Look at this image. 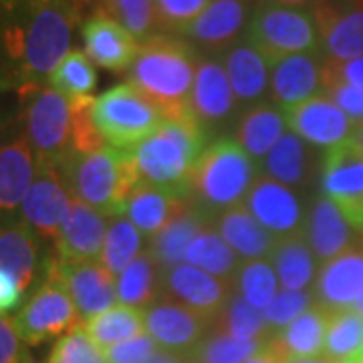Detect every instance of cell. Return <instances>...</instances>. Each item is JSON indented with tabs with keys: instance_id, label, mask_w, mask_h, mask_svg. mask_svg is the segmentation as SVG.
<instances>
[{
	"instance_id": "54",
	"label": "cell",
	"mask_w": 363,
	"mask_h": 363,
	"mask_svg": "<svg viewBox=\"0 0 363 363\" xmlns=\"http://www.w3.org/2000/svg\"><path fill=\"white\" fill-rule=\"evenodd\" d=\"M71 6H73V11L77 13V16H81V13L83 11H87V9H91L93 13L95 11H99V9H104L105 0H67Z\"/></svg>"
},
{
	"instance_id": "30",
	"label": "cell",
	"mask_w": 363,
	"mask_h": 363,
	"mask_svg": "<svg viewBox=\"0 0 363 363\" xmlns=\"http://www.w3.org/2000/svg\"><path fill=\"white\" fill-rule=\"evenodd\" d=\"M210 226H214V220L190 200V204L176 218H172L160 233L150 238L147 252L154 257L160 271L172 269L182 264L188 245Z\"/></svg>"
},
{
	"instance_id": "48",
	"label": "cell",
	"mask_w": 363,
	"mask_h": 363,
	"mask_svg": "<svg viewBox=\"0 0 363 363\" xmlns=\"http://www.w3.org/2000/svg\"><path fill=\"white\" fill-rule=\"evenodd\" d=\"M323 95H327L345 116L350 117L355 123V128L363 123V91L353 87L343 79L331 75L329 65H327V83H325Z\"/></svg>"
},
{
	"instance_id": "63",
	"label": "cell",
	"mask_w": 363,
	"mask_h": 363,
	"mask_svg": "<svg viewBox=\"0 0 363 363\" xmlns=\"http://www.w3.org/2000/svg\"><path fill=\"white\" fill-rule=\"evenodd\" d=\"M353 363H363V347H362V351L357 353V357L353 359Z\"/></svg>"
},
{
	"instance_id": "13",
	"label": "cell",
	"mask_w": 363,
	"mask_h": 363,
	"mask_svg": "<svg viewBox=\"0 0 363 363\" xmlns=\"http://www.w3.org/2000/svg\"><path fill=\"white\" fill-rule=\"evenodd\" d=\"M319 51L329 65L363 57V0H319L311 9Z\"/></svg>"
},
{
	"instance_id": "59",
	"label": "cell",
	"mask_w": 363,
	"mask_h": 363,
	"mask_svg": "<svg viewBox=\"0 0 363 363\" xmlns=\"http://www.w3.org/2000/svg\"><path fill=\"white\" fill-rule=\"evenodd\" d=\"M283 363H333L329 359H321V357H298V359H285Z\"/></svg>"
},
{
	"instance_id": "9",
	"label": "cell",
	"mask_w": 363,
	"mask_h": 363,
	"mask_svg": "<svg viewBox=\"0 0 363 363\" xmlns=\"http://www.w3.org/2000/svg\"><path fill=\"white\" fill-rule=\"evenodd\" d=\"M13 325L26 345H40L49 339L63 337L83 325L73 298L55 271V260L49 277L13 317Z\"/></svg>"
},
{
	"instance_id": "28",
	"label": "cell",
	"mask_w": 363,
	"mask_h": 363,
	"mask_svg": "<svg viewBox=\"0 0 363 363\" xmlns=\"http://www.w3.org/2000/svg\"><path fill=\"white\" fill-rule=\"evenodd\" d=\"M315 169L319 172L311 145L293 131L285 133L274 143V147L259 164L260 176L271 178L297 192H305L309 188Z\"/></svg>"
},
{
	"instance_id": "10",
	"label": "cell",
	"mask_w": 363,
	"mask_h": 363,
	"mask_svg": "<svg viewBox=\"0 0 363 363\" xmlns=\"http://www.w3.org/2000/svg\"><path fill=\"white\" fill-rule=\"evenodd\" d=\"M319 190L343 212L353 230L363 236V150L345 142L325 150L319 164Z\"/></svg>"
},
{
	"instance_id": "37",
	"label": "cell",
	"mask_w": 363,
	"mask_h": 363,
	"mask_svg": "<svg viewBox=\"0 0 363 363\" xmlns=\"http://www.w3.org/2000/svg\"><path fill=\"white\" fill-rule=\"evenodd\" d=\"M83 327L89 333V337L104 351L145 333L143 313L121 303L85 321Z\"/></svg>"
},
{
	"instance_id": "36",
	"label": "cell",
	"mask_w": 363,
	"mask_h": 363,
	"mask_svg": "<svg viewBox=\"0 0 363 363\" xmlns=\"http://www.w3.org/2000/svg\"><path fill=\"white\" fill-rule=\"evenodd\" d=\"M160 267L154 257L143 250L121 274H117V301L133 309H147L160 298Z\"/></svg>"
},
{
	"instance_id": "16",
	"label": "cell",
	"mask_w": 363,
	"mask_h": 363,
	"mask_svg": "<svg viewBox=\"0 0 363 363\" xmlns=\"http://www.w3.org/2000/svg\"><path fill=\"white\" fill-rule=\"evenodd\" d=\"M143 323L160 350L180 357H186L212 329L210 319L164 297L143 309Z\"/></svg>"
},
{
	"instance_id": "47",
	"label": "cell",
	"mask_w": 363,
	"mask_h": 363,
	"mask_svg": "<svg viewBox=\"0 0 363 363\" xmlns=\"http://www.w3.org/2000/svg\"><path fill=\"white\" fill-rule=\"evenodd\" d=\"M210 2L212 0H156L157 21H160L162 33L178 35Z\"/></svg>"
},
{
	"instance_id": "7",
	"label": "cell",
	"mask_w": 363,
	"mask_h": 363,
	"mask_svg": "<svg viewBox=\"0 0 363 363\" xmlns=\"http://www.w3.org/2000/svg\"><path fill=\"white\" fill-rule=\"evenodd\" d=\"M93 125L101 140L117 150H133L162 125L166 117L130 83L101 93L91 105Z\"/></svg>"
},
{
	"instance_id": "62",
	"label": "cell",
	"mask_w": 363,
	"mask_h": 363,
	"mask_svg": "<svg viewBox=\"0 0 363 363\" xmlns=\"http://www.w3.org/2000/svg\"><path fill=\"white\" fill-rule=\"evenodd\" d=\"M353 309H355V311L359 313V315H362V317H363V297L359 298V301H357V305H355Z\"/></svg>"
},
{
	"instance_id": "57",
	"label": "cell",
	"mask_w": 363,
	"mask_h": 363,
	"mask_svg": "<svg viewBox=\"0 0 363 363\" xmlns=\"http://www.w3.org/2000/svg\"><path fill=\"white\" fill-rule=\"evenodd\" d=\"M272 4H281V6H291V9H313L319 0H264Z\"/></svg>"
},
{
	"instance_id": "31",
	"label": "cell",
	"mask_w": 363,
	"mask_h": 363,
	"mask_svg": "<svg viewBox=\"0 0 363 363\" xmlns=\"http://www.w3.org/2000/svg\"><path fill=\"white\" fill-rule=\"evenodd\" d=\"M331 313L313 305L298 319L285 327L283 331L272 333L267 345L271 347L283 362L298 357H319L323 355L325 335Z\"/></svg>"
},
{
	"instance_id": "29",
	"label": "cell",
	"mask_w": 363,
	"mask_h": 363,
	"mask_svg": "<svg viewBox=\"0 0 363 363\" xmlns=\"http://www.w3.org/2000/svg\"><path fill=\"white\" fill-rule=\"evenodd\" d=\"M285 109L271 101L250 105L234 123V142L238 143L255 162H262L264 156L285 135Z\"/></svg>"
},
{
	"instance_id": "35",
	"label": "cell",
	"mask_w": 363,
	"mask_h": 363,
	"mask_svg": "<svg viewBox=\"0 0 363 363\" xmlns=\"http://www.w3.org/2000/svg\"><path fill=\"white\" fill-rule=\"evenodd\" d=\"M184 260L228 283H234L236 272L242 267V259L228 247V242L214 230V226L202 230L188 245Z\"/></svg>"
},
{
	"instance_id": "21",
	"label": "cell",
	"mask_w": 363,
	"mask_h": 363,
	"mask_svg": "<svg viewBox=\"0 0 363 363\" xmlns=\"http://www.w3.org/2000/svg\"><path fill=\"white\" fill-rule=\"evenodd\" d=\"M55 271L67 293L71 295L79 317L89 321L99 313L117 305V286L113 274L105 269L101 260H85V262H61L55 257Z\"/></svg>"
},
{
	"instance_id": "23",
	"label": "cell",
	"mask_w": 363,
	"mask_h": 363,
	"mask_svg": "<svg viewBox=\"0 0 363 363\" xmlns=\"http://www.w3.org/2000/svg\"><path fill=\"white\" fill-rule=\"evenodd\" d=\"M313 295L325 311L353 309L363 297V247H353L323 262L313 285Z\"/></svg>"
},
{
	"instance_id": "18",
	"label": "cell",
	"mask_w": 363,
	"mask_h": 363,
	"mask_svg": "<svg viewBox=\"0 0 363 363\" xmlns=\"http://www.w3.org/2000/svg\"><path fill=\"white\" fill-rule=\"evenodd\" d=\"M39 174V160L23 131L0 142V228L21 220V208Z\"/></svg>"
},
{
	"instance_id": "2",
	"label": "cell",
	"mask_w": 363,
	"mask_h": 363,
	"mask_svg": "<svg viewBox=\"0 0 363 363\" xmlns=\"http://www.w3.org/2000/svg\"><path fill=\"white\" fill-rule=\"evenodd\" d=\"M200 52L174 33H160L140 43L128 83L150 99L166 119L190 113V93L194 85Z\"/></svg>"
},
{
	"instance_id": "50",
	"label": "cell",
	"mask_w": 363,
	"mask_h": 363,
	"mask_svg": "<svg viewBox=\"0 0 363 363\" xmlns=\"http://www.w3.org/2000/svg\"><path fill=\"white\" fill-rule=\"evenodd\" d=\"M0 363H35L28 345L14 329L13 319L0 315Z\"/></svg>"
},
{
	"instance_id": "1",
	"label": "cell",
	"mask_w": 363,
	"mask_h": 363,
	"mask_svg": "<svg viewBox=\"0 0 363 363\" xmlns=\"http://www.w3.org/2000/svg\"><path fill=\"white\" fill-rule=\"evenodd\" d=\"M77 13L67 0H28L0 6V65L16 95L45 87L67 57Z\"/></svg>"
},
{
	"instance_id": "6",
	"label": "cell",
	"mask_w": 363,
	"mask_h": 363,
	"mask_svg": "<svg viewBox=\"0 0 363 363\" xmlns=\"http://www.w3.org/2000/svg\"><path fill=\"white\" fill-rule=\"evenodd\" d=\"M21 131L33 147L39 166L59 168L73 154L71 99L49 85L18 95Z\"/></svg>"
},
{
	"instance_id": "14",
	"label": "cell",
	"mask_w": 363,
	"mask_h": 363,
	"mask_svg": "<svg viewBox=\"0 0 363 363\" xmlns=\"http://www.w3.org/2000/svg\"><path fill=\"white\" fill-rule=\"evenodd\" d=\"M234 293V283L192 264H176L160 274V297L176 301L214 323Z\"/></svg>"
},
{
	"instance_id": "33",
	"label": "cell",
	"mask_w": 363,
	"mask_h": 363,
	"mask_svg": "<svg viewBox=\"0 0 363 363\" xmlns=\"http://www.w3.org/2000/svg\"><path fill=\"white\" fill-rule=\"evenodd\" d=\"M214 230L245 262L267 259L277 247V238L269 230H264L245 206L230 208L216 216Z\"/></svg>"
},
{
	"instance_id": "46",
	"label": "cell",
	"mask_w": 363,
	"mask_h": 363,
	"mask_svg": "<svg viewBox=\"0 0 363 363\" xmlns=\"http://www.w3.org/2000/svg\"><path fill=\"white\" fill-rule=\"evenodd\" d=\"M315 303V295L311 289L307 291H279L272 303L264 309V319L271 327L272 333L283 331L285 327L298 319L305 311H309Z\"/></svg>"
},
{
	"instance_id": "19",
	"label": "cell",
	"mask_w": 363,
	"mask_h": 363,
	"mask_svg": "<svg viewBox=\"0 0 363 363\" xmlns=\"http://www.w3.org/2000/svg\"><path fill=\"white\" fill-rule=\"evenodd\" d=\"M325 83L327 61L321 51L289 55L271 65L269 101L286 111L321 95Z\"/></svg>"
},
{
	"instance_id": "51",
	"label": "cell",
	"mask_w": 363,
	"mask_h": 363,
	"mask_svg": "<svg viewBox=\"0 0 363 363\" xmlns=\"http://www.w3.org/2000/svg\"><path fill=\"white\" fill-rule=\"evenodd\" d=\"M26 293L18 281L13 279L11 274L0 271V315H11L18 313L26 303Z\"/></svg>"
},
{
	"instance_id": "42",
	"label": "cell",
	"mask_w": 363,
	"mask_h": 363,
	"mask_svg": "<svg viewBox=\"0 0 363 363\" xmlns=\"http://www.w3.org/2000/svg\"><path fill=\"white\" fill-rule=\"evenodd\" d=\"M49 87L65 95L67 99H83L91 97L97 87V71L87 52L73 49L57 65L49 77Z\"/></svg>"
},
{
	"instance_id": "58",
	"label": "cell",
	"mask_w": 363,
	"mask_h": 363,
	"mask_svg": "<svg viewBox=\"0 0 363 363\" xmlns=\"http://www.w3.org/2000/svg\"><path fill=\"white\" fill-rule=\"evenodd\" d=\"M154 363H188L186 357H180V355H169V353H162Z\"/></svg>"
},
{
	"instance_id": "3",
	"label": "cell",
	"mask_w": 363,
	"mask_h": 363,
	"mask_svg": "<svg viewBox=\"0 0 363 363\" xmlns=\"http://www.w3.org/2000/svg\"><path fill=\"white\" fill-rule=\"evenodd\" d=\"M208 140V133L192 116L164 119L147 140L131 150L140 182L188 196L190 178Z\"/></svg>"
},
{
	"instance_id": "4",
	"label": "cell",
	"mask_w": 363,
	"mask_h": 363,
	"mask_svg": "<svg viewBox=\"0 0 363 363\" xmlns=\"http://www.w3.org/2000/svg\"><path fill=\"white\" fill-rule=\"evenodd\" d=\"M59 172L75 200L99 210L109 220L123 216L128 198L142 184L131 150L111 145L71 154L59 166Z\"/></svg>"
},
{
	"instance_id": "55",
	"label": "cell",
	"mask_w": 363,
	"mask_h": 363,
	"mask_svg": "<svg viewBox=\"0 0 363 363\" xmlns=\"http://www.w3.org/2000/svg\"><path fill=\"white\" fill-rule=\"evenodd\" d=\"M245 363H283V359L274 353V351L267 345L264 350L259 351L257 355H252V357H248Z\"/></svg>"
},
{
	"instance_id": "60",
	"label": "cell",
	"mask_w": 363,
	"mask_h": 363,
	"mask_svg": "<svg viewBox=\"0 0 363 363\" xmlns=\"http://www.w3.org/2000/svg\"><path fill=\"white\" fill-rule=\"evenodd\" d=\"M351 142L355 143V145H359L363 150V123H359L355 131H353V138H351Z\"/></svg>"
},
{
	"instance_id": "25",
	"label": "cell",
	"mask_w": 363,
	"mask_h": 363,
	"mask_svg": "<svg viewBox=\"0 0 363 363\" xmlns=\"http://www.w3.org/2000/svg\"><path fill=\"white\" fill-rule=\"evenodd\" d=\"M81 35L87 57L95 65L104 67L111 73L130 71L131 63L140 51V40L113 21L104 9L91 13L83 21Z\"/></svg>"
},
{
	"instance_id": "11",
	"label": "cell",
	"mask_w": 363,
	"mask_h": 363,
	"mask_svg": "<svg viewBox=\"0 0 363 363\" xmlns=\"http://www.w3.org/2000/svg\"><path fill=\"white\" fill-rule=\"evenodd\" d=\"M240 105L228 81L220 57L200 55L194 85L190 93V113L206 131L208 138L236 123Z\"/></svg>"
},
{
	"instance_id": "52",
	"label": "cell",
	"mask_w": 363,
	"mask_h": 363,
	"mask_svg": "<svg viewBox=\"0 0 363 363\" xmlns=\"http://www.w3.org/2000/svg\"><path fill=\"white\" fill-rule=\"evenodd\" d=\"M329 73L343 79V81H347V83H351L353 87H357L359 91H363V57L347 61V63H341V65H329Z\"/></svg>"
},
{
	"instance_id": "15",
	"label": "cell",
	"mask_w": 363,
	"mask_h": 363,
	"mask_svg": "<svg viewBox=\"0 0 363 363\" xmlns=\"http://www.w3.org/2000/svg\"><path fill=\"white\" fill-rule=\"evenodd\" d=\"M52 260L47 242L21 220L0 228V271L16 279L26 297L49 277Z\"/></svg>"
},
{
	"instance_id": "53",
	"label": "cell",
	"mask_w": 363,
	"mask_h": 363,
	"mask_svg": "<svg viewBox=\"0 0 363 363\" xmlns=\"http://www.w3.org/2000/svg\"><path fill=\"white\" fill-rule=\"evenodd\" d=\"M21 130V101L18 105L0 104V142Z\"/></svg>"
},
{
	"instance_id": "41",
	"label": "cell",
	"mask_w": 363,
	"mask_h": 363,
	"mask_svg": "<svg viewBox=\"0 0 363 363\" xmlns=\"http://www.w3.org/2000/svg\"><path fill=\"white\" fill-rule=\"evenodd\" d=\"M142 248L143 234L125 216H116L109 220L104 252H101V264L113 277H117L142 255Z\"/></svg>"
},
{
	"instance_id": "12",
	"label": "cell",
	"mask_w": 363,
	"mask_h": 363,
	"mask_svg": "<svg viewBox=\"0 0 363 363\" xmlns=\"http://www.w3.org/2000/svg\"><path fill=\"white\" fill-rule=\"evenodd\" d=\"M259 0H212L188 26L182 28L186 39L200 55H222L247 35Z\"/></svg>"
},
{
	"instance_id": "5",
	"label": "cell",
	"mask_w": 363,
	"mask_h": 363,
	"mask_svg": "<svg viewBox=\"0 0 363 363\" xmlns=\"http://www.w3.org/2000/svg\"><path fill=\"white\" fill-rule=\"evenodd\" d=\"M257 164L234 138L208 143L190 178L188 196L214 220L230 208L242 206L257 178Z\"/></svg>"
},
{
	"instance_id": "24",
	"label": "cell",
	"mask_w": 363,
	"mask_h": 363,
	"mask_svg": "<svg viewBox=\"0 0 363 363\" xmlns=\"http://www.w3.org/2000/svg\"><path fill=\"white\" fill-rule=\"evenodd\" d=\"M109 218L73 198L65 222L55 238V257L61 262L101 260Z\"/></svg>"
},
{
	"instance_id": "17",
	"label": "cell",
	"mask_w": 363,
	"mask_h": 363,
	"mask_svg": "<svg viewBox=\"0 0 363 363\" xmlns=\"http://www.w3.org/2000/svg\"><path fill=\"white\" fill-rule=\"evenodd\" d=\"M245 208L264 230L279 240L303 234L309 210V206L305 208L301 192L264 176H260L250 188Z\"/></svg>"
},
{
	"instance_id": "61",
	"label": "cell",
	"mask_w": 363,
	"mask_h": 363,
	"mask_svg": "<svg viewBox=\"0 0 363 363\" xmlns=\"http://www.w3.org/2000/svg\"><path fill=\"white\" fill-rule=\"evenodd\" d=\"M18 2H28V0H0V6H9V4H18Z\"/></svg>"
},
{
	"instance_id": "43",
	"label": "cell",
	"mask_w": 363,
	"mask_h": 363,
	"mask_svg": "<svg viewBox=\"0 0 363 363\" xmlns=\"http://www.w3.org/2000/svg\"><path fill=\"white\" fill-rule=\"evenodd\" d=\"M104 11L140 43L162 33L156 0H105Z\"/></svg>"
},
{
	"instance_id": "8",
	"label": "cell",
	"mask_w": 363,
	"mask_h": 363,
	"mask_svg": "<svg viewBox=\"0 0 363 363\" xmlns=\"http://www.w3.org/2000/svg\"><path fill=\"white\" fill-rule=\"evenodd\" d=\"M247 39L271 65L289 55L319 51V28L311 9H291L264 0L257 2Z\"/></svg>"
},
{
	"instance_id": "22",
	"label": "cell",
	"mask_w": 363,
	"mask_h": 363,
	"mask_svg": "<svg viewBox=\"0 0 363 363\" xmlns=\"http://www.w3.org/2000/svg\"><path fill=\"white\" fill-rule=\"evenodd\" d=\"M286 125L301 140L321 150L351 142L355 123L327 95H317L293 109H286Z\"/></svg>"
},
{
	"instance_id": "49",
	"label": "cell",
	"mask_w": 363,
	"mask_h": 363,
	"mask_svg": "<svg viewBox=\"0 0 363 363\" xmlns=\"http://www.w3.org/2000/svg\"><path fill=\"white\" fill-rule=\"evenodd\" d=\"M160 347L147 333L105 350L107 363H150L160 357Z\"/></svg>"
},
{
	"instance_id": "34",
	"label": "cell",
	"mask_w": 363,
	"mask_h": 363,
	"mask_svg": "<svg viewBox=\"0 0 363 363\" xmlns=\"http://www.w3.org/2000/svg\"><path fill=\"white\" fill-rule=\"evenodd\" d=\"M269 260L277 272L279 283L286 291H307L315 285L319 260L303 234L277 240V247Z\"/></svg>"
},
{
	"instance_id": "32",
	"label": "cell",
	"mask_w": 363,
	"mask_h": 363,
	"mask_svg": "<svg viewBox=\"0 0 363 363\" xmlns=\"http://www.w3.org/2000/svg\"><path fill=\"white\" fill-rule=\"evenodd\" d=\"M188 204H190V196L174 194L154 186L140 184L128 198L123 216L143 236H154L172 218H176Z\"/></svg>"
},
{
	"instance_id": "39",
	"label": "cell",
	"mask_w": 363,
	"mask_h": 363,
	"mask_svg": "<svg viewBox=\"0 0 363 363\" xmlns=\"http://www.w3.org/2000/svg\"><path fill=\"white\" fill-rule=\"evenodd\" d=\"M267 347V341H242L212 325L204 339L186 355L188 363H245Z\"/></svg>"
},
{
	"instance_id": "45",
	"label": "cell",
	"mask_w": 363,
	"mask_h": 363,
	"mask_svg": "<svg viewBox=\"0 0 363 363\" xmlns=\"http://www.w3.org/2000/svg\"><path fill=\"white\" fill-rule=\"evenodd\" d=\"M47 363H107L105 351L89 337L83 325L57 339Z\"/></svg>"
},
{
	"instance_id": "20",
	"label": "cell",
	"mask_w": 363,
	"mask_h": 363,
	"mask_svg": "<svg viewBox=\"0 0 363 363\" xmlns=\"http://www.w3.org/2000/svg\"><path fill=\"white\" fill-rule=\"evenodd\" d=\"M73 194L63 180L59 168L39 166V174L33 182L21 208V222L39 234L45 242H52L65 222Z\"/></svg>"
},
{
	"instance_id": "56",
	"label": "cell",
	"mask_w": 363,
	"mask_h": 363,
	"mask_svg": "<svg viewBox=\"0 0 363 363\" xmlns=\"http://www.w3.org/2000/svg\"><path fill=\"white\" fill-rule=\"evenodd\" d=\"M11 91H16L13 75H11L4 67L0 65V95H6V93H11Z\"/></svg>"
},
{
	"instance_id": "26",
	"label": "cell",
	"mask_w": 363,
	"mask_h": 363,
	"mask_svg": "<svg viewBox=\"0 0 363 363\" xmlns=\"http://www.w3.org/2000/svg\"><path fill=\"white\" fill-rule=\"evenodd\" d=\"M216 57H220L222 65L226 69L238 105L247 109L250 105L269 101L271 61L250 40H238Z\"/></svg>"
},
{
	"instance_id": "40",
	"label": "cell",
	"mask_w": 363,
	"mask_h": 363,
	"mask_svg": "<svg viewBox=\"0 0 363 363\" xmlns=\"http://www.w3.org/2000/svg\"><path fill=\"white\" fill-rule=\"evenodd\" d=\"M212 325L242 341H269L272 335L264 313L252 307L236 289Z\"/></svg>"
},
{
	"instance_id": "44",
	"label": "cell",
	"mask_w": 363,
	"mask_h": 363,
	"mask_svg": "<svg viewBox=\"0 0 363 363\" xmlns=\"http://www.w3.org/2000/svg\"><path fill=\"white\" fill-rule=\"evenodd\" d=\"M277 272L267 259L247 260L234 277V289L257 309H267L277 297Z\"/></svg>"
},
{
	"instance_id": "27",
	"label": "cell",
	"mask_w": 363,
	"mask_h": 363,
	"mask_svg": "<svg viewBox=\"0 0 363 363\" xmlns=\"http://www.w3.org/2000/svg\"><path fill=\"white\" fill-rule=\"evenodd\" d=\"M303 236L311 247L317 260L327 262L353 248L355 230L343 212L323 194L311 198Z\"/></svg>"
},
{
	"instance_id": "38",
	"label": "cell",
	"mask_w": 363,
	"mask_h": 363,
	"mask_svg": "<svg viewBox=\"0 0 363 363\" xmlns=\"http://www.w3.org/2000/svg\"><path fill=\"white\" fill-rule=\"evenodd\" d=\"M363 347V317L355 309L329 315L325 335V359L333 363H353Z\"/></svg>"
}]
</instances>
